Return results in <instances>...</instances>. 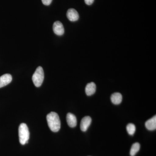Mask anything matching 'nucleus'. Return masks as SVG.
I'll return each instance as SVG.
<instances>
[{"label":"nucleus","mask_w":156,"mask_h":156,"mask_svg":"<svg viewBox=\"0 0 156 156\" xmlns=\"http://www.w3.org/2000/svg\"><path fill=\"white\" fill-rule=\"evenodd\" d=\"M48 126L53 132H58L61 127V123L58 115L55 112H51L47 116Z\"/></svg>","instance_id":"nucleus-1"},{"label":"nucleus","mask_w":156,"mask_h":156,"mask_svg":"<svg viewBox=\"0 0 156 156\" xmlns=\"http://www.w3.org/2000/svg\"><path fill=\"white\" fill-rule=\"evenodd\" d=\"M19 141L22 145L28 143L30 137V133L28 127L25 123L20 125L18 129Z\"/></svg>","instance_id":"nucleus-2"},{"label":"nucleus","mask_w":156,"mask_h":156,"mask_svg":"<svg viewBox=\"0 0 156 156\" xmlns=\"http://www.w3.org/2000/svg\"><path fill=\"white\" fill-rule=\"evenodd\" d=\"M44 77V74L43 68L39 66L37 68L32 76V81L36 87H39L41 86Z\"/></svg>","instance_id":"nucleus-3"},{"label":"nucleus","mask_w":156,"mask_h":156,"mask_svg":"<svg viewBox=\"0 0 156 156\" xmlns=\"http://www.w3.org/2000/svg\"><path fill=\"white\" fill-rule=\"evenodd\" d=\"M53 31L57 35H62L64 33V28L62 23L59 21L54 22L53 25Z\"/></svg>","instance_id":"nucleus-4"},{"label":"nucleus","mask_w":156,"mask_h":156,"mask_svg":"<svg viewBox=\"0 0 156 156\" xmlns=\"http://www.w3.org/2000/svg\"><path fill=\"white\" fill-rule=\"evenodd\" d=\"M92 119L89 116L84 117L81 120L80 129L81 131L85 132L87 131L89 126L91 125Z\"/></svg>","instance_id":"nucleus-5"},{"label":"nucleus","mask_w":156,"mask_h":156,"mask_svg":"<svg viewBox=\"0 0 156 156\" xmlns=\"http://www.w3.org/2000/svg\"><path fill=\"white\" fill-rule=\"evenodd\" d=\"M12 77L11 75L5 74L0 77V88L7 86L12 81Z\"/></svg>","instance_id":"nucleus-6"},{"label":"nucleus","mask_w":156,"mask_h":156,"mask_svg":"<svg viewBox=\"0 0 156 156\" xmlns=\"http://www.w3.org/2000/svg\"><path fill=\"white\" fill-rule=\"evenodd\" d=\"M66 16L71 21H77L79 18V15L75 9H70L68 10Z\"/></svg>","instance_id":"nucleus-7"},{"label":"nucleus","mask_w":156,"mask_h":156,"mask_svg":"<svg viewBox=\"0 0 156 156\" xmlns=\"http://www.w3.org/2000/svg\"><path fill=\"white\" fill-rule=\"evenodd\" d=\"M66 121L68 126L71 128H74L77 125L76 118L75 115L69 113L66 115Z\"/></svg>","instance_id":"nucleus-8"},{"label":"nucleus","mask_w":156,"mask_h":156,"mask_svg":"<svg viewBox=\"0 0 156 156\" xmlns=\"http://www.w3.org/2000/svg\"><path fill=\"white\" fill-rule=\"evenodd\" d=\"M146 128L150 131H153L156 128V116L147 120L145 123Z\"/></svg>","instance_id":"nucleus-9"},{"label":"nucleus","mask_w":156,"mask_h":156,"mask_svg":"<svg viewBox=\"0 0 156 156\" xmlns=\"http://www.w3.org/2000/svg\"><path fill=\"white\" fill-rule=\"evenodd\" d=\"M85 90L86 94L88 96L93 95L96 91V85L95 83L92 82L87 84Z\"/></svg>","instance_id":"nucleus-10"},{"label":"nucleus","mask_w":156,"mask_h":156,"mask_svg":"<svg viewBox=\"0 0 156 156\" xmlns=\"http://www.w3.org/2000/svg\"><path fill=\"white\" fill-rule=\"evenodd\" d=\"M111 100L114 104H120L122 100V96L121 95V93L116 92L112 94L111 97Z\"/></svg>","instance_id":"nucleus-11"},{"label":"nucleus","mask_w":156,"mask_h":156,"mask_svg":"<svg viewBox=\"0 0 156 156\" xmlns=\"http://www.w3.org/2000/svg\"><path fill=\"white\" fill-rule=\"evenodd\" d=\"M140 149V144L138 143H134L131 147L130 151V155L131 156H134L138 152Z\"/></svg>","instance_id":"nucleus-12"},{"label":"nucleus","mask_w":156,"mask_h":156,"mask_svg":"<svg viewBox=\"0 0 156 156\" xmlns=\"http://www.w3.org/2000/svg\"><path fill=\"white\" fill-rule=\"evenodd\" d=\"M126 129L128 131V134L131 135H134L136 131V127L134 124L130 123L127 125L126 127Z\"/></svg>","instance_id":"nucleus-13"},{"label":"nucleus","mask_w":156,"mask_h":156,"mask_svg":"<svg viewBox=\"0 0 156 156\" xmlns=\"http://www.w3.org/2000/svg\"><path fill=\"white\" fill-rule=\"evenodd\" d=\"M42 2L44 5L48 6L52 2V0H42Z\"/></svg>","instance_id":"nucleus-14"},{"label":"nucleus","mask_w":156,"mask_h":156,"mask_svg":"<svg viewBox=\"0 0 156 156\" xmlns=\"http://www.w3.org/2000/svg\"><path fill=\"white\" fill-rule=\"evenodd\" d=\"M94 0H85V3L88 5H92L94 2Z\"/></svg>","instance_id":"nucleus-15"}]
</instances>
